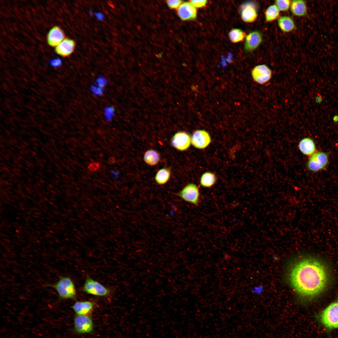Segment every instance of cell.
<instances>
[{"label": "cell", "instance_id": "ac0fdd59", "mask_svg": "<svg viewBox=\"0 0 338 338\" xmlns=\"http://www.w3.org/2000/svg\"><path fill=\"white\" fill-rule=\"evenodd\" d=\"M290 9L291 13L294 15L298 17L306 16L307 13L306 3L302 0H293L291 1Z\"/></svg>", "mask_w": 338, "mask_h": 338}, {"label": "cell", "instance_id": "d6a6232c", "mask_svg": "<svg viewBox=\"0 0 338 338\" xmlns=\"http://www.w3.org/2000/svg\"><path fill=\"white\" fill-rule=\"evenodd\" d=\"M322 99L321 95L319 94H318L315 99L316 102L317 103H319L321 102Z\"/></svg>", "mask_w": 338, "mask_h": 338}, {"label": "cell", "instance_id": "603a6c76", "mask_svg": "<svg viewBox=\"0 0 338 338\" xmlns=\"http://www.w3.org/2000/svg\"><path fill=\"white\" fill-rule=\"evenodd\" d=\"M246 36L245 32L239 28L233 29L230 31L228 34L230 39L233 43L242 41Z\"/></svg>", "mask_w": 338, "mask_h": 338}, {"label": "cell", "instance_id": "7c38bea8", "mask_svg": "<svg viewBox=\"0 0 338 338\" xmlns=\"http://www.w3.org/2000/svg\"><path fill=\"white\" fill-rule=\"evenodd\" d=\"M211 141L210 137L207 131L204 130H197L192 134L191 142L195 147L202 149L207 147Z\"/></svg>", "mask_w": 338, "mask_h": 338}, {"label": "cell", "instance_id": "1f68e13d", "mask_svg": "<svg viewBox=\"0 0 338 338\" xmlns=\"http://www.w3.org/2000/svg\"><path fill=\"white\" fill-rule=\"evenodd\" d=\"M61 63V62L59 59H55L53 60L51 62V65L54 67H57L60 66Z\"/></svg>", "mask_w": 338, "mask_h": 338}, {"label": "cell", "instance_id": "484cf974", "mask_svg": "<svg viewBox=\"0 0 338 338\" xmlns=\"http://www.w3.org/2000/svg\"><path fill=\"white\" fill-rule=\"evenodd\" d=\"M182 1L179 0H169L167 1L168 6L171 8H178L182 3Z\"/></svg>", "mask_w": 338, "mask_h": 338}, {"label": "cell", "instance_id": "44dd1931", "mask_svg": "<svg viewBox=\"0 0 338 338\" xmlns=\"http://www.w3.org/2000/svg\"><path fill=\"white\" fill-rule=\"evenodd\" d=\"M144 159L145 162L148 165L154 166L157 164L159 161V154L156 151L150 150L145 153Z\"/></svg>", "mask_w": 338, "mask_h": 338}, {"label": "cell", "instance_id": "9a60e30c", "mask_svg": "<svg viewBox=\"0 0 338 338\" xmlns=\"http://www.w3.org/2000/svg\"><path fill=\"white\" fill-rule=\"evenodd\" d=\"M64 33L62 30L58 26H55L48 33L47 42L50 46L56 47L64 39Z\"/></svg>", "mask_w": 338, "mask_h": 338}, {"label": "cell", "instance_id": "7402d4cb", "mask_svg": "<svg viewBox=\"0 0 338 338\" xmlns=\"http://www.w3.org/2000/svg\"><path fill=\"white\" fill-rule=\"evenodd\" d=\"M171 175L170 169L164 168L159 170L156 173L155 180L159 185L166 184L168 181Z\"/></svg>", "mask_w": 338, "mask_h": 338}, {"label": "cell", "instance_id": "7a4b0ae2", "mask_svg": "<svg viewBox=\"0 0 338 338\" xmlns=\"http://www.w3.org/2000/svg\"><path fill=\"white\" fill-rule=\"evenodd\" d=\"M317 319L329 330L338 329V298L321 311Z\"/></svg>", "mask_w": 338, "mask_h": 338}, {"label": "cell", "instance_id": "5bb4252c", "mask_svg": "<svg viewBox=\"0 0 338 338\" xmlns=\"http://www.w3.org/2000/svg\"><path fill=\"white\" fill-rule=\"evenodd\" d=\"M177 13L182 20H190L195 19L197 15L196 8L190 2L182 3L177 8Z\"/></svg>", "mask_w": 338, "mask_h": 338}, {"label": "cell", "instance_id": "e575fe53", "mask_svg": "<svg viewBox=\"0 0 338 338\" xmlns=\"http://www.w3.org/2000/svg\"><path fill=\"white\" fill-rule=\"evenodd\" d=\"M333 120H334V121H335V122H336V121H337L338 120V117L337 116H335V117H334V118Z\"/></svg>", "mask_w": 338, "mask_h": 338}, {"label": "cell", "instance_id": "8992f818", "mask_svg": "<svg viewBox=\"0 0 338 338\" xmlns=\"http://www.w3.org/2000/svg\"><path fill=\"white\" fill-rule=\"evenodd\" d=\"M74 324V330L78 334L90 333L94 330V323L90 315H76Z\"/></svg>", "mask_w": 338, "mask_h": 338}, {"label": "cell", "instance_id": "4dcf8cb0", "mask_svg": "<svg viewBox=\"0 0 338 338\" xmlns=\"http://www.w3.org/2000/svg\"><path fill=\"white\" fill-rule=\"evenodd\" d=\"M97 83L99 86L103 87L106 85L107 83L105 78L102 77L98 78L96 80Z\"/></svg>", "mask_w": 338, "mask_h": 338}, {"label": "cell", "instance_id": "9c48e42d", "mask_svg": "<svg viewBox=\"0 0 338 338\" xmlns=\"http://www.w3.org/2000/svg\"><path fill=\"white\" fill-rule=\"evenodd\" d=\"M252 75L254 80L261 84L268 81L272 76V72L269 68L265 64L256 66L252 71Z\"/></svg>", "mask_w": 338, "mask_h": 338}, {"label": "cell", "instance_id": "30bf717a", "mask_svg": "<svg viewBox=\"0 0 338 338\" xmlns=\"http://www.w3.org/2000/svg\"><path fill=\"white\" fill-rule=\"evenodd\" d=\"M191 138L189 134L183 131L176 133L171 140L172 146L177 150L183 151L187 149L190 146Z\"/></svg>", "mask_w": 338, "mask_h": 338}, {"label": "cell", "instance_id": "4fadbf2b", "mask_svg": "<svg viewBox=\"0 0 338 338\" xmlns=\"http://www.w3.org/2000/svg\"><path fill=\"white\" fill-rule=\"evenodd\" d=\"M96 305V303L92 301H77L71 308L76 315H90Z\"/></svg>", "mask_w": 338, "mask_h": 338}, {"label": "cell", "instance_id": "ba28073f", "mask_svg": "<svg viewBox=\"0 0 338 338\" xmlns=\"http://www.w3.org/2000/svg\"><path fill=\"white\" fill-rule=\"evenodd\" d=\"M242 20L245 22L251 23L257 19L258 16V7L256 3L248 1L243 3L240 7Z\"/></svg>", "mask_w": 338, "mask_h": 338}, {"label": "cell", "instance_id": "6da1fadb", "mask_svg": "<svg viewBox=\"0 0 338 338\" xmlns=\"http://www.w3.org/2000/svg\"><path fill=\"white\" fill-rule=\"evenodd\" d=\"M290 284L301 296L308 298L321 293L328 283V275L324 264L313 257L303 259L296 262L289 274Z\"/></svg>", "mask_w": 338, "mask_h": 338}, {"label": "cell", "instance_id": "d4e9b609", "mask_svg": "<svg viewBox=\"0 0 338 338\" xmlns=\"http://www.w3.org/2000/svg\"><path fill=\"white\" fill-rule=\"evenodd\" d=\"M291 3V1L289 0H277L274 4L280 11H286L290 8Z\"/></svg>", "mask_w": 338, "mask_h": 338}, {"label": "cell", "instance_id": "52a82bcc", "mask_svg": "<svg viewBox=\"0 0 338 338\" xmlns=\"http://www.w3.org/2000/svg\"><path fill=\"white\" fill-rule=\"evenodd\" d=\"M177 195L185 201L194 205L198 206L200 203L199 188L194 184H187Z\"/></svg>", "mask_w": 338, "mask_h": 338}, {"label": "cell", "instance_id": "5b68a950", "mask_svg": "<svg viewBox=\"0 0 338 338\" xmlns=\"http://www.w3.org/2000/svg\"><path fill=\"white\" fill-rule=\"evenodd\" d=\"M329 162L328 155L322 151H316L310 156L307 164L308 169L317 172L325 168Z\"/></svg>", "mask_w": 338, "mask_h": 338}, {"label": "cell", "instance_id": "f1b7e54d", "mask_svg": "<svg viewBox=\"0 0 338 338\" xmlns=\"http://www.w3.org/2000/svg\"><path fill=\"white\" fill-rule=\"evenodd\" d=\"M91 88V90L95 95H102L103 93L102 87L99 86L98 87L93 86Z\"/></svg>", "mask_w": 338, "mask_h": 338}, {"label": "cell", "instance_id": "2e32d148", "mask_svg": "<svg viewBox=\"0 0 338 338\" xmlns=\"http://www.w3.org/2000/svg\"><path fill=\"white\" fill-rule=\"evenodd\" d=\"M75 43L71 39L64 38L57 45L55 48L56 52L63 57H66L71 54L74 50Z\"/></svg>", "mask_w": 338, "mask_h": 338}, {"label": "cell", "instance_id": "4316f807", "mask_svg": "<svg viewBox=\"0 0 338 338\" xmlns=\"http://www.w3.org/2000/svg\"><path fill=\"white\" fill-rule=\"evenodd\" d=\"M191 3L196 8H201L205 6L207 3V1L204 0H191Z\"/></svg>", "mask_w": 338, "mask_h": 338}, {"label": "cell", "instance_id": "ffe728a7", "mask_svg": "<svg viewBox=\"0 0 338 338\" xmlns=\"http://www.w3.org/2000/svg\"><path fill=\"white\" fill-rule=\"evenodd\" d=\"M280 11L275 4L271 5L268 7L264 13L265 21L266 22H272L279 17Z\"/></svg>", "mask_w": 338, "mask_h": 338}, {"label": "cell", "instance_id": "836d02e7", "mask_svg": "<svg viewBox=\"0 0 338 338\" xmlns=\"http://www.w3.org/2000/svg\"><path fill=\"white\" fill-rule=\"evenodd\" d=\"M108 161L110 164H113L115 162V159L114 157H111L109 159Z\"/></svg>", "mask_w": 338, "mask_h": 338}, {"label": "cell", "instance_id": "cb8c5ba5", "mask_svg": "<svg viewBox=\"0 0 338 338\" xmlns=\"http://www.w3.org/2000/svg\"><path fill=\"white\" fill-rule=\"evenodd\" d=\"M216 178L215 175L210 172L204 173L201 177L200 181L201 185L204 187H210L215 183Z\"/></svg>", "mask_w": 338, "mask_h": 338}, {"label": "cell", "instance_id": "8fae6325", "mask_svg": "<svg viewBox=\"0 0 338 338\" xmlns=\"http://www.w3.org/2000/svg\"><path fill=\"white\" fill-rule=\"evenodd\" d=\"M263 37L258 31H254L246 35L244 45V50L247 52H251L255 49L261 44Z\"/></svg>", "mask_w": 338, "mask_h": 338}, {"label": "cell", "instance_id": "d6986e66", "mask_svg": "<svg viewBox=\"0 0 338 338\" xmlns=\"http://www.w3.org/2000/svg\"><path fill=\"white\" fill-rule=\"evenodd\" d=\"M278 24L280 29L283 32H290L296 28L295 24L293 19L287 16H283L278 18Z\"/></svg>", "mask_w": 338, "mask_h": 338}, {"label": "cell", "instance_id": "277c9868", "mask_svg": "<svg viewBox=\"0 0 338 338\" xmlns=\"http://www.w3.org/2000/svg\"><path fill=\"white\" fill-rule=\"evenodd\" d=\"M82 290L88 294L99 297H107L111 293L109 289L88 276L86 278Z\"/></svg>", "mask_w": 338, "mask_h": 338}, {"label": "cell", "instance_id": "e0dca14e", "mask_svg": "<svg viewBox=\"0 0 338 338\" xmlns=\"http://www.w3.org/2000/svg\"><path fill=\"white\" fill-rule=\"evenodd\" d=\"M298 147L304 155L310 156L316 151V147L313 140L310 137L302 139L299 142Z\"/></svg>", "mask_w": 338, "mask_h": 338}, {"label": "cell", "instance_id": "f546056e", "mask_svg": "<svg viewBox=\"0 0 338 338\" xmlns=\"http://www.w3.org/2000/svg\"><path fill=\"white\" fill-rule=\"evenodd\" d=\"M112 107H108L105 109V113L107 120L110 119L113 116L114 110Z\"/></svg>", "mask_w": 338, "mask_h": 338}, {"label": "cell", "instance_id": "83f0119b", "mask_svg": "<svg viewBox=\"0 0 338 338\" xmlns=\"http://www.w3.org/2000/svg\"><path fill=\"white\" fill-rule=\"evenodd\" d=\"M100 167V163L98 162H92L89 164L88 168L91 172H95L98 171Z\"/></svg>", "mask_w": 338, "mask_h": 338}, {"label": "cell", "instance_id": "3957f363", "mask_svg": "<svg viewBox=\"0 0 338 338\" xmlns=\"http://www.w3.org/2000/svg\"><path fill=\"white\" fill-rule=\"evenodd\" d=\"M54 289L57 291L59 300H75L77 292L74 282L69 276L60 277L57 282L53 284L46 285Z\"/></svg>", "mask_w": 338, "mask_h": 338}]
</instances>
